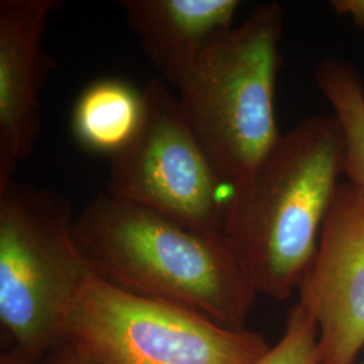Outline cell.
<instances>
[{"label": "cell", "instance_id": "1", "mask_svg": "<svg viewBox=\"0 0 364 364\" xmlns=\"http://www.w3.org/2000/svg\"><path fill=\"white\" fill-rule=\"evenodd\" d=\"M341 177L338 120L314 115L231 186L223 236L258 296L285 301L299 290Z\"/></svg>", "mask_w": 364, "mask_h": 364}, {"label": "cell", "instance_id": "4", "mask_svg": "<svg viewBox=\"0 0 364 364\" xmlns=\"http://www.w3.org/2000/svg\"><path fill=\"white\" fill-rule=\"evenodd\" d=\"M70 201L21 182L0 189V323L39 362L65 340L68 314L95 273L73 236Z\"/></svg>", "mask_w": 364, "mask_h": 364}, {"label": "cell", "instance_id": "3", "mask_svg": "<svg viewBox=\"0 0 364 364\" xmlns=\"http://www.w3.org/2000/svg\"><path fill=\"white\" fill-rule=\"evenodd\" d=\"M284 9H255L215 39L174 87L186 124L230 189L281 136L275 90L282 64Z\"/></svg>", "mask_w": 364, "mask_h": 364}, {"label": "cell", "instance_id": "11", "mask_svg": "<svg viewBox=\"0 0 364 364\" xmlns=\"http://www.w3.org/2000/svg\"><path fill=\"white\" fill-rule=\"evenodd\" d=\"M343 135V178L364 197V81L346 60L326 57L314 70Z\"/></svg>", "mask_w": 364, "mask_h": 364}, {"label": "cell", "instance_id": "7", "mask_svg": "<svg viewBox=\"0 0 364 364\" xmlns=\"http://www.w3.org/2000/svg\"><path fill=\"white\" fill-rule=\"evenodd\" d=\"M299 301L318 329L320 364H353L364 348V197L338 183Z\"/></svg>", "mask_w": 364, "mask_h": 364}, {"label": "cell", "instance_id": "8", "mask_svg": "<svg viewBox=\"0 0 364 364\" xmlns=\"http://www.w3.org/2000/svg\"><path fill=\"white\" fill-rule=\"evenodd\" d=\"M58 7L57 0L0 1V189L38 139L39 96L55 68L43 36Z\"/></svg>", "mask_w": 364, "mask_h": 364}, {"label": "cell", "instance_id": "2", "mask_svg": "<svg viewBox=\"0 0 364 364\" xmlns=\"http://www.w3.org/2000/svg\"><path fill=\"white\" fill-rule=\"evenodd\" d=\"M73 236L105 281L183 305L227 328L246 329L258 294L223 234L105 193L75 218Z\"/></svg>", "mask_w": 364, "mask_h": 364}, {"label": "cell", "instance_id": "15", "mask_svg": "<svg viewBox=\"0 0 364 364\" xmlns=\"http://www.w3.org/2000/svg\"><path fill=\"white\" fill-rule=\"evenodd\" d=\"M0 364H38V362L30 359L25 353L13 347L11 350L1 353Z\"/></svg>", "mask_w": 364, "mask_h": 364}, {"label": "cell", "instance_id": "5", "mask_svg": "<svg viewBox=\"0 0 364 364\" xmlns=\"http://www.w3.org/2000/svg\"><path fill=\"white\" fill-rule=\"evenodd\" d=\"M65 340L100 364H255L272 348L257 332L131 293L97 274L68 314Z\"/></svg>", "mask_w": 364, "mask_h": 364}, {"label": "cell", "instance_id": "9", "mask_svg": "<svg viewBox=\"0 0 364 364\" xmlns=\"http://www.w3.org/2000/svg\"><path fill=\"white\" fill-rule=\"evenodd\" d=\"M144 54L173 87L200 54L235 26L237 0H123Z\"/></svg>", "mask_w": 364, "mask_h": 364}, {"label": "cell", "instance_id": "13", "mask_svg": "<svg viewBox=\"0 0 364 364\" xmlns=\"http://www.w3.org/2000/svg\"><path fill=\"white\" fill-rule=\"evenodd\" d=\"M38 364H100L87 355L72 341L64 340L54 350L49 352Z\"/></svg>", "mask_w": 364, "mask_h": 364}, {"label": "cell", "instance_id": "16", "mask_svg": "<svg viewBox=\"0 0 364 364\" xmlns=\"http://www.w3.org/2000/svg\"><path fill=\"white\" fill-rule=\"evenodd\" d=\"M364 364V363H363Z\"/></svg>", "mask_w": 364, "mask_h": 364}, {"label": "cell", "instance_id": "6", "mask_svg": "<svg viewBox=\"0 0 364 364\" xmlns=\"http://www.w3.org/2000/svg\"><path fill=\"white\" fill-rule=\"evenodd\" d=\"M136 136L109 158L108 192L196 230L223 234L230 186L221 180L159 78L144 88Z\"/></svg>", "mask_w": 364, "mask_h": 364}, {"label": "cell", "instance_id": "14", "mask_svg": "<svg viewBox=\"0 0 364 364\" xmlns=\"http://www.w3.org/2000/svg\"><path fill=\"white\" fill-rule=\"evenodd\" d=\"M329 7L340 16H346L353 26L364 33V0H332Z\"/></svg>", "mask_w": 364, "mask_h": 364}, {"label": "cell", "instance_id": "12", "mask_svg": "<svg viewBox=\"0 0 364 364\" xmlns=\"http://www.w3.org/2000/svg\"><path fill=\"white\" fill-rule=\"evenodd\" d=\"M255 364H320L317 324L299 301L287 313L282 338Z\"/></svg>", "mask_w": 364, "mask_h": 364}, {"label": "cell", "instance_id": "10", "mask_svg": "<svg viewBox=\"0 0 364 364\" xmlns=\"http://www.w3.org/2000/svg\"><path fill=\"white\" fill-rule=\"evenodd\" d=\"M144 117V90L126 80L100 78L80 93L70 130L82 149L112 158L132 142Z\"/></svg>", "mask_w": 364, "mask_h": 364}]
</instances>
